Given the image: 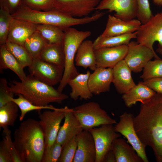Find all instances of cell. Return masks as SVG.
<instances>
[{"label": "cell", "instance_id": "obj_1", "mask_svg": "<svg viewBox=\"0 0 162 162\" xmlns=\"http://www.w3.org/2000/svg\"><path fill=\"white\" fill-rule=\"evenodd\" d=\"M134 123L141 142L152 148L157 162H162V94L156 93L141 103Z\"/></svg>", "mask_w": 162, "mask_h": 162}, {"label": "cell", "instance_id": "obj_2", "mask_svg": "<svg viewBox=\"0 0 162 162\" xmlns=\"http://www.w3.org/2000/svg\"><path fill=\"white\" fill-rule=\"evenodd\" d=\"M14 137L13 143L22 162H41L45 144L39 121L28 118L22 122Z\"/></svg>", "mask_w": 162, "mask_h": 162}, {"label": "cell", "instance_id": "obj_3", "mask_svg": "<svg viewBox=\"0 0 162 162\" xmlns=\"http://www.w3.org/2000/svg\"><path fill=\"white\" fill-rule=\"evenodd\" d=\"M14 94H20L32 104L45 106L51 103L61 104L68 98L67 95L29 74L23 81L13 80L9 84Z\"/></svg>", "mask_w": 162, "mask_h": 162}, {"label": "cell", "instance_id": "obj_4", "mask_svg": "<svg viewBox=\"0 0 162 162\" xmlns=\"http://www.w3.org/2000/svg\"><path fill=\"white\" fill-rule=\"evenodd\" d=\"M11 15L14 18L36 24L55 26L63 30L72 26L87 24L95 21L93 16L77 18L54 9L47 11L34 10L24 4Z\"/></svg>", "mask_w": 162, "mask_h": 162}, {"label": "cell", "instance_id": "obj_5", "mask_svg": "<svg viewBox=\"0 0 162 162\" xmlns=\"http://www.w3.org/2000/svg\"><path fill=\"white\" fill-rule=\"evenodd\" d=\"M63 31L65 65L63 77L57 89L61 92L68 84L69 80L79 74L74 64L75 55L81 44L91 34L89 31H80L71 27Z\"/></svg>", "mask_w": 162, "mask_h": 162}, {"label": "cell", "instance_id": "obj_6", "mask_svg": "<svg viewBox=\"0 0 162 162\" xmlns=\"http://www.w3.org/2000/svg\"><path fill=\"white\" fill-rule=\"evenodd\" d=\"M73 109L74 114L83 130H88L102 125L117 123L95 102H87L76 106Z\"/></svg>", "mask_w": 162, "mask_h": 162}, {"label": "cell", "instance_id": "obj_7", "mask_svg": "<svg viewBox=\"0 0 162 162\" xmlns=\"http://www.w3.org/2000/svg\"><path fill=\"white\" fill-rule=\"evenodd\" d=\"M68 108L65 106L52 111L48 110L42 113L38 111L39 122L44 134L45 148L50 147L56 141L60 123L64 118Z\"/></svg>", "mask_w": 162, "mask_h": 162}, {"label": "cell", "instance_id": "obj_8", "mask_svg": "<svg viewBox=\"0 0 162 162\" xmlns=\"http://www.w3.org/2000/svg\"><path fill=\"white\" fill-rule=\"evenodd\" d=\"M137 41L155 52L156 41L162 45V11L153 16L146 23L141 24L136 31Z\"/></svg>", "mask_w": 162, "mask_h": 162}, {"label": "cell", "instance_id": "obj_9", "mask_svg": "<svg viewBox=\"0 0 162 162\" xmlns=\"http://www.w3.org/2000/svg\"><path fill=\"white\" fill-rule=\"evenodd\" d=\"M113 124H104L88 130L92 134L96 151L95 162H103L106 154L111 149L112 143L116 138L121 136L116 132Z\"/></svg>", "mask_w": 162, "mask_h": 162}, {"label": "cell", "instance_id": "obj_10", "mask_svg": "<svg viewBox=\"0 0 162 162\" xmlns=\"http://www.w3.org/2000/svg\"><path fill=\"white\" fill-rule=\"evenodd\" d=\"M133 114L124 112L119 116V121L114 126L116 132L124 136L144 162L148 160L145 151L146 146L140 141L135 131Z\"/></svg>", "mask_w": 162, "mask_h": 162}, {"label": "cell", "instance_id": "obj_11", "mask_svg": "<svg viewBox=\"0 0 162 162\" xmlns=\"http://www.w3.org/2000/svg\"><path fill=\"white\" fill-rule=\"evenodd\" d=\"M128 46V51L124 60L133 72H140L147 62L154 57L160 59L155 52L137 41H130Z\"/></svg>", "mask_w": 162, "mask_h": 162}, {"label": "cell", "instance_id": "obj_12", "mask_svg": "<svg viewBox=\"0 0 162 162\" xmlns=\"http://www.w3.org/2000/svg\"><path fill=\"white\" fill-rule=\"evenodd\" d=\"M30 74L40 81L53 86L60 83L64 68L45 62L39 58L33 59L28 67Z\"/></svg>", "mask_w": 162, "mask_h": 162}, {"label": "cell", "instance_id": "obj_13", "mask_svg": "<svg viewBox=\"0 0 162 162\" xmlns=\"http://www.w3.org/2000/svg\"><path fill=\"white\" fill-rule=\"evenodd\" d=\"M102 0H54L53 9L74 17L88 16Z\"/></svg>", "mask_w": 162, "mask_h": 162}, {"label": "cell", "instance_id": "obj_14", "mask_svg": "<svg viewBox=\"0 0 162 162\" xmlns=\"http://www.w3.org/2000/svg\"><path fill=\"white\" fill-rule=\"evenodd\" d=\"M137 7L136 0H102L95 10L114 11L116 17L129 20L136 18Z\"/></svg>", "mask_w": 162, "mask_h": 162}, {"label": "cell", "instance_id": "obj_15", "mask_svg": "<svg viewBox=\"0 0 162 162\" xmlns=\"http://www.w3.org/2000/svg\"><path fill=\"white\" fill-rule=\"evenodd\" d=\"M141 25L137 19L125 20L109 14L105 28L100 35L108 37L134 33L138 30Z\"/></svg>", "mask_w": 162, "mask_h": 162}, {"label": "cell", "instance_id": "obj_16", "mask_svg": "<svg viewBox=\"0 0 162 162\" xmlns=\"http://www.w3.org/2000/svg\"><path fill=\"white\" fill-rule=\"evenodd\" d=\"M77 147L73 162H95L96 151L93 138L88 130L76 136Z\"/></svg>", "mask_w": 162, "mask_h": 162}, {"label": "cell", "instance_id": "obj_17", "mask_svg": "<svg viewBox=\"0 0 162 162\" xmlns=\"http://www.w3.org/2000/svg\"><path fill=\"white\" fill-rule=\"evenodd\" d=\"M128 50V45L95 50L97 67L113 68L118 63L124 59Z\"/></svg>", "mask_w": 162, "mask_h": 162}, {"label": "cell", "instance_id": "obj_18", "mask_svg": "<svg viewBox=\"0 0 162 162\" xmlns=\"http://www.w3.org/2000/svg\"><path fill=\"white\" fill-rule=\"evenodd\" d=\"M113 79V68L97 67L89 76L88 83L93 94L99 95L109 91Z\"/></svg>", "mask_w": 162, "mask_h": 162}, {"label": "cell", "instance_id": "obj_19", "mask_svg": "<svg viewBox=\"0 0 162 162\" xmlns=\"http://www.w3.org/2000/svg\"><path fill=\"white\" fill-rule=\"evenodd\" d=\"M63 125L60 126L56 141L63 147L83 130L81 125L73 113V108H68L65 115Z\"/></svg>", "mask_w": 162, "mask_h": 162}, {"label": "cell", "instance_id": "obj_20", "mask_svg": "<svg viewBox=\"0 0 162 162\" xmlns=\"http://www.w3.org/2000/svg\"><path fill=\"white\" fill-rule=\"evenodd\" d=\"M112 68V82L119 93L125 94L136 86L132 77V71L124 59Z\"/></svg>", "mask_w": 162, "mask_h": 162}, {"label": "cell", "instance_id": "obj_21", "mask_svg": "<svg viewBox=\"0 0 162 162\" xmlns=\"http://www.w3.org/2000/svg\"><path fill=\"white\" fill-rule=\"evenodd\" d=\"M37 25L13 17L7 40L24 46L26 39L36 30Z\"/></svg>", "mask_w": 162, "mask_h": 162}, {"label": "cell", "instance_id": "obj_22", "mask_svg": "<svg viewBox=\"0 0 162 162\" xmlns=\"http://www.w3.org/2000/svg\"><path fill=\"white\" fill-rule=\"evenodd\" d=\"M90 74V71L88 70L85 74H79L68 81V85L71 88L70 97L74 101L79 97L80 100H87L92 97L93 94L90 91L88 83Z\"/></svg>", "mask_w": 162, "mask_h": 162}, {"label": "cell", "instance_id": "obj_23", "mask_svg": "<svg viewBox=\"0 0 162 162\" xmlns=\"http://www.w3.org/2000/svg\"><path fill=\"white\" fill-rule=\"evenodd\" d=\"M111 149L116 162H144L133 148L123 139H115L112 143Z\"/></svg>", "mask_w": 162, "mask_h": 162}, {"label": "cell", "instance_id": "obj_24", "mask_svg": "<svg viewBox=\"0 0 162 162\" xmlns=\"http://www.w3.org/2000/svg\"><path fill=\"white\" fill-rule=\"evenodd\" d=\"M77 66L94 70L97 68L93 42L89 40L83 41L80 46L75 57Z\"/></svg>", "mask_w": 162, "mask_h": 162}, {"label": "cell", "instance_id": "obj_25", "mask_svg": "<svg viewBox=\"0 0 162 162\" xmlns=\"http://www.w3.org/2000/svg\"><path fill=\"white\" fill-rule=\"evenodd\" d=\"M156 93L143 82H140L137 85L123 94L122 98L126 106L130 108L138 101L141 103L147 101Z\"/></svg>", "mask_w": 162, "mask_h": 162}, {"label": "cell", "instance_id": "obj_26", "mask_svg": "<svg viewBox=\"0 0 162 162\" xmlns=\"http://www.w3.org/2000/svg\"><path fill=\"white\" fill-rule=\"evenodd\" d=\"M9 69L13 71L20 81L27 77L24 68L4 45L0 46V72L3 70Z\"/></svg>", "mask_w": 162, "mask_h": 162}, {"label": "cell", "instance_id": "obj_27", "mask_svg": "<svg viewBox=\"0 0 162 162\" xmlns=\"http://www.w3.org/2000/svg\"><path fill=\"white\" fill-rule=\"evenodd\" d=\"M38 58L45 62L64 68L65 56L63 44H47Z\"/></svg>", "mask_w": 162, "mask_h": 162}, {"label": "cell", "instance_id": "obj_28", "mask_svg": "<svg viewBox=\"0 0 162 162\" xmlns=\"http://www.w3.org/2000/svg\"><path fill=\"white\" fill-rule=\"evenodd\" d=\"M136 32L134 33L111 37L98 36L93 42L94 50L128 45L132 39L136 38Z\"/></svg>", "mask_w": 162, "mask_h": 162}, {"label": "cell", "instance_id": "obj_29", "mask_svg": "<svg viewBox=\"0 0 162 162\" xmlns=\"http://www.w3.org/2000/svg\"><path fill=\"white\" fill-rule=\"evenodd\" d=\"M36 30L48 44H61L63 43L64 32L58 26L51 25L37 24Z\"/></svg>", "mask_w": 162, "mask_h": 162}, {"label": "cell", "instance_id": "obj_30", "mask_svg": "<svg viewBox=\"0 0 162 162\" xmlns=\"http://www.w3.org/2000/svg\"><path fill=\"white\" fill-rule=\"evenodd\" d=\"M48 44L40 33L36 30L26 39L24 46L34 59L39 57L42 51Z\"/></svg>", "mask_w": 162, "mask_h": 162}, {"label": "cell", "instance_id": "obj_31", "mask_svg": "<svg viewBox=\"0 0 162 162\" xmlns=\"http://www.w3.org/2000/svg\"><path fill=\"white\" fill-rule=\"evenodd\" d=\"M19 107L11 101L0 107V127L13 126L18 116Z\"/></svg>", "mask_w": 162, "mask_h": 162}, {"label": "cell", "instance_id": "obj_32", "mask_svg": "<svg viewBox=\"0 0 162 162\" xmlns=\"http://www.w3.org/2000/svg\"><path fill=\"white\" fill-rule=\"evenodd\" d=\"M22 67H30L33 59L24 46L7 40L4 45Z\"/></svg>", "mask_w": 162, "mask_h": 162}, {"label": "cell", "instance_id": "obj_33", "mask_svg": "<svg viewBox=\"0 0 162 162\" xmlns=\"http://www.w3.org/2000/svg\"><path fill=\"white\" fill-rule=\"evenodd\" d=\"M17 95L18 96L17 98H11L10 100L16 104L20 110L21 114L19 117V120L20 121L23 120L26 114L29 111L35 110L39 111L42 109L52 110L57 108L50 105L45 106H36L32 104L21 95L18 94Z\"/></svg>", "mask_w": 162, "mask_h": 162}, {"label": "cell", "instance_id": "obj_34", "mask_svg": "<svg viewBox=\"0 0 162 162\" xmlns=\"http://www.w3.org/2000/svg\"><path fill=\"white\" fill-rule=\"evenodd\" d=\"M160 77H162V60L160 58L148 62L144 67L140 76L143 81Z\"/></svg>", "mask_w": 162, "mask_h": 162}, {"label": "cell", "instance_id": "obj_35", "mask_svg": "<svg viewBox=\"0 0 162 162\" xmlns=\"http://www.w3.org/2000/svg\"><path fill=\"white\" fill-rule=\"evenodd\" d=\"M13 18L11 14L5 9L0 8V46L4 45L8 34Z\"/></svg>", "mask_w": 162, "mask_h": 162}, {"label": "cell", "instance_id": "obj_36", "mask_svg": "<svg viewBox=\"0 0 162 162\" xmlns=\"http://www.w3.org/2000/svg\"><path fill=\"white\" fill-rule=\"evenodd\" d=\"M77 147V140L76 136L62 147L61 155L58 162H73Z\"/></svg>", "mask_w": 162, "mask_h": 162}, {"label": "cell", "instance_id": "obj_37", "mask_svg": "<svg viewBox=\"0 0 162 162\" xmlns=\"http://www.w3.org/2000/svg\"><path fill=\"white\" fill-rule=\"evenodd\" d=\"M136 18L143 24L146 22L153 16L150 9L148 0H136Z\"/></svg>", "mask_w": 162, "mask_h": 162}, {"label": "cell", "instance_id": "obj_38", "mask_svg": "<svg viewBox=\"0 0 162 162\" xmlns=\"http://www.w3.org/2000/svg\"><path fill=\"white\" fill-rule=\"evenodd\" d=\"M62 148V146L56 141L50 147L45 148L41 162H58Z\"/></svg>", "mask_w": 162, "mask_h": 162}, {"label": "cell", "instance_id": "obj_39", "mask_svg": "<svg viewBox=\"0 0 162 162\" xmlns=\"http://www.w3.org/2000/svg\"><path fill=\"white\" fill-rule=\"evenodd\" d=\"M52 0H23V4L32 9L47 11L53 9Z\"/></svg>", "mask_w": 162, "mask_h": 162}, {"label": "cell", "instance_id": "obj_40", "mask_svg": "<svg viewBox=\"0 0 162 162\" xmlns=\"http://www.w3.org/2000/svg\"><path fill=\"white\" fill-rule=\"evenodd\" d=\"M3 132L5 135L4 140L7 146L12 157L13 162H22L18 154L12 140L11 132L8 126L3 128Z\"/></svg>", "mask_w": 162, "mask_h": 162}, {"label": "cell", "instance_id": "obj_41", "mask_svg": "<svg viewBox=\"0 0 162 162\" xmlns=\"http://www.w3.org/2000/svg\"><path fill=\"white\" fill-rule=\"evenodd\" d=\"M14 93L8 86L7 80L5 78L0 79V107L11 101L10 99L14 98Z\"/></svg>", "mask_w": 162, "mask_h": 162}, {"label": "cell", "instance_id": "obj_42", "mask_svg": "<svg viewBox=\"0 0 162 162\" xmlns=\"http://www.w3.org/2000/svg\"><path fill=\"white\" fill-rule=\"evenodd\" d=\"M23 4V0H0V8L11 15L16 12Z\"/></svg>", "mask_w": 162, "mask_h": 162}, {"label": "cell", "instance_id": "obj_43", "mask_svg": "<svg viewBox=\"0 0 162 162\" xmlns=\"http://www.w3.org/2000/svg\"><path fill=\"white\" fill-rule=\"evenodd\" d=\"M143 83L156 93L162 94V77L148 79Z\"/></svg>", "mask_w": 162, "mask_h": 162}, {"label": "cell", "instance_id": "obj_44", "mask_svg": "<svg viewBox=\"0 0 162 162\" xmlns=\"http://www.w3.org/2000/svg\"><path fill=\"white\" fill-rule=\"evenodd\" d=\"M0 162H13L11 154L3 140L0 144Z\"/></svg>", "mask_w": 162, "mask_h": 162}, {"label": "cell", "instance_id": "obj_45", "mask_svg": "<svg viewBox=\"0 0 162 162\" xmlns=\"http://www.w3.org/2000/svg\"><path fill=\"white\" fill-rule=\"evenodd\" d=\"M103 162H116L115 156L111 148L106 154Z\"/></svg>", "mask_w": 162, "mask_h": 162}, {"label": "cell", "instance_id": "obj_46", "mask_svg": "<svg viewBox=\"0 0 162 162\" xmlns=\"http://www.w3.org/2000/svg\"><path fill=\"white\" fill-rule=\"evenodd\" d=\"M156 51L162 56V45L159 44H158V48L156 49Z\"/></svg>", "mask_w": 162, "mask_h": 162}, {"label": "cell", "instance_id": "obj_47", "mask_svg": "<svg viewBox=\"0 0 162 162\" xmlns=\"http://www.w3.org/2000/svg\"><path fill=\"white\" fill-rule=\"evenodd\" d=\"M154 3L156 5L161 6H162V0H152Z\"/></svg>", "mask_w": 162, "mask_h": 162}, {"label": "cell", "instance_id": "obj_48", "mask_svg": "<svg viewBox=\"0 0 162 162\" xmlns=\"http://www.w3.org/2000/svg\"><path fill=\"white\" fill-rule=\"evenodd\" d=\"M52 0L53 1L54 0Z\"/></svg>", "mask_w": 162, "mask_h": 162}]
</instances>
